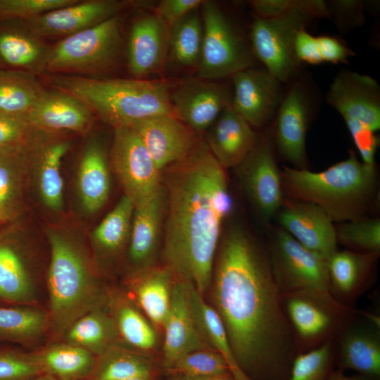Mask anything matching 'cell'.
I'll return each instance as SVG.
<instances>
[{
	"label": "cell",
	"instance_id": "d4e9b609",
	"mask_svg": "<svg viewBox=\"0 0 380 380\" xmlns=\"http://www.w3.org/2000/svg\"><path fill=\"white\" fill-rule=\"evenodd\" d=\"M205 133L203 138L210 151L224 169L237 167L258 139L253 127L232 105L222 111Z\"/></svg>",
	"mask_w": 380,
	"mask_h": 380
},
{
	"label": "cell",
	"instance_id": "11a10c76",
	"mask_svg": "<svg viewBox=\"0 0 380 380\" xmlns=\"http://www.w3.org/2000/svg\"><path fill=\"white\" fill-rule=\"evenodd\" d=\"M164 380H234L232 376H213V377H196L182 375L165 374ZM161 380V379H160Z\"/></svg>",
	"mask_w": 380,
	"mask_h": 380
},
{
	"label": "cell",
	"instance_id": "e575fe53",
	"mask_svg": "<svg viewBox=\"0 0 380 380\" xmlns=\"http://www.w3.org/2000/svg\"><path fill=\"white\" fill-rule=\"evenodd\" d=\"M45 90L32 73L0 70V113L25 117Z\"/></svg>",
	"mask_w": 380,
	"mask_h": 380
},
{
	"label": "cell",
	"instance_id": "d6986e66",
	"mask_svg": "<svg viewBox=\"0 0 380 380\" xmlns=\"http://www.w3.org/2000/svg\"><path fill=\"white\" fill-rule=\"evenodd\" d=\"M170 27L156 14L145 13L132 23L127 42L129 72L136 79L162 73L167 65Z\"/></svg>",
	"mask_w": 380,
	"mask_h": 380
},
{
	"label": "cell",
	"instance_id": "ac0fdd59",
	"mask_svg": "<svg viewBox=\"0 0 380 380\" xmlns=\"http://www.w3.org/2000/svg\"><path fill=\"white\" fill-rule=\"evenodd\" d=\"M232 107L253 127H261L276 113L283 97L282 83L266 70L253 67L231 77Z\"/></svg>",
	"mask_w": 380,
	"mask_h": 380
},
{
	"label": "cell",
	"instance_id": "30bf717a",
	"mask_svg": "<svg viewBox=\"0 0 380 380\" xmlns=\"http://www.w3.org/2000/svg\"><path fill=\"white\" fill-rule=\"evenodd\" d=\"M314 19L308 11L295 10L271 18L255 16L253 20L249 37L253 53L282 84L293 82L298 74L301 63L295 53L296 37Z\"/></svg>",
	"mask_w": 380,
	"mask_h": 380
},
{
	"label": "cell",
	"instance_id": "e0dca14e",
	"mask_svg": "<svg viewBox=\"0 0 380 380\" xmlns=\"http://www.w3.org/2000/svg\"><path fill=\"white\" fill-rule=\"evenodd\" d=\"M313 102L303 80L292 82L277 110L275 141L280 154L296 166L306 163L305 139Z\"/></svg>",
	"mask_w": 380,
	"mask_h": 380
},
{
	"label": "cell",
	"instance_id": "ee69618b",
	"mask_svg": "<svg viewBox=\"0 0 380 380\" xmlns=\"http://www.w3.org/2000/svg\"><path fill=\"white\" fill-rule=\"evenodd\" d=\"M337 241L353 251L369 253L380 251V221L360 218L348 221L336 230Z\"/></svg>",
	"mask_w": 380,
	"mask_h": 380
},
{
	"label": "cell",
	"instance_id": "8992f818",
	"mask_svg": "<svg viewBox=\"0 0 380 380\" xmlns=\"http://www.w3.org/2000/svg\"><path fill=\"white\" fill-rule=\"evenodd\" d=\"M283 308L298 355L335 341L358 317V310L325 290L305 289L281 293Z\"/></svg>",
	"mask_w": 380,
	"mask_h": 380
},
{
	"label": "cell",
	"instance_id": "bcb514c9",
	"mask_svg": "<svg viewBox=\"0 0 380 380\" xmlns=\"http://www.w3.org/2000/svg\"><path fill=\"white\" fill-rule=\"evenodd\" d=\"M78 0H0V20H26Z\"/></svg>",
	"mask_w": 380,
	"mask_h": 380
},
{
	"label": "cell",
	"instance_id": "6da1fadb",
	"mask_svg": "<svg viewBox=\"0 0 380 380\" xmlns=\"http://www.w3.org/2000/svg\"><path fill=\"white\" fill-rule=\"evenodd\" d=\"M208 303L249 380H288L298 355L268 252L247 232L221 237Z\"/></svg>",
	"mask_w": 380,
	"mask_h": 380
},
{
	"label": "cell",
	"instance_id": "ab89813d",
	"mask_svg": "<svg viewBox=\"0 0 380 380\" xmlns=\"http://www.w3.org/2000/svg\"><path fill=\"white\" fill-rule=\"evenodd\" d=\"M34 298V285L21 256L11 246L0 242V298L27 303Z\"/></svg>",
	"mask_w": 380,
	"mask_h": 380
},
{
	"label": "cell",
	"instance_id": "52a82bcc",
	"mask_svg": "<svg viewBox=\"0 0 380 380\" xmlns=\"http://www.w3.org/2000/svg\"><path fill=\"white\" fill-rule=\"evenodd\" d=\"M327 103L344 120L362 162L374 165L380 128V88L372 77L343 70L334 79Z\"/></svg>",
	"mask_w": 380,
	"mask_h": 380
},
{
	"label": "cell",
	"instance_id": "c3c4849f",
	"mask_svg": "<svg viewBox=\"0 0 380 380\" xmlns=\"http://www.w3.org/2000/svg\"><path fill=\"white\" fill-rule=\"evenodd\" d=\"M43 373L34 355L0 352V380H28Z\"/></svg>",
	"mask_w": 380,
	"mask_h": 380
},
{
	"label": "cell",
	"instance_id": "603a6c76",
	"mask_svg": "<svg viewBox=\"0 0 380 380\" xmlns=\"http://www.w3.org/2000/svg\"><path fill=\"white\" fill-rule=\"evenodd\" d=\"M165 211L166 196L163 185L155 195L134 206L128 245L132 274L156 265Z\"/></svg>",
	"mask_w": 380,
	"mask_h": 380
},
{
	"label": "cell",
	"instance_id": "836d02e7",
	"mask_svg": "<svg viewBox=\"0 0 380 380\" xmlns=\"http://www.w3.org/2000/svg\"><path fill=\"white\" fill-rule=\"evenodd\" d=\"M67 343L99 356L115 345L118 332L104 308L93 310L76 320L65 331Z\"/></svg>",
	"mask_w": 380,
	"mask_h": 380
},
{
	"label": "cell",
	"instance_id": "d6a6232c",
	"mask_svg": "<svg viewBox=\"0 0 380 380\" xmlns=\"http://www.w3.org/2000/svg\"><path fill=\"white\" fill-rule=\"evenodd\" d=\"M44 373L59 380H80L89 377L95 367L96 355L70 343L54 345L34 355Z\"/></svg>",
	"mask_w": 380,
	"mask_h": 380
},
{
	"label": "cell",
	"instance_id": "cb8c5ba5",
	"mask_svg": "<svg viewBox=\"0 0 380 380\" xmlns=\"http://www.w3.org/2000/svg\"><path fill=\"white\" fill-rule=\"evenodd\" d=\"M25 118L45 133L66 130L84 134L91 128L94 115L78 99L54 89H46Z\"/></svg>",
	"mask_w": 380,
	"mask_h": 380
},
{
	"label": "cell",
	"instance_id": "f546056e",
	"mask_svg": "<svg viewBox=\"0 0 380 380\" xmlns=\"http://www.w3.org/2000/svg\"><path fill=\"white\" fill-rule=\"evenodd\" d=\"M78 189L85 209L100 210L110 192V177L106 153L102 145L92 141L86 146L78 170Z\"/></svg>",
	"mask_w": 380,
	"mask_h": 380
},
{
	"label": "cell",
	"instance_id": "f1b7e54d",
	"mask_svg": "<svg viewBox=\"0 0 380 380\" xmlns=\"http://www.w3.org/2000/svg\"><path fill=\"white\" fill-rule=\"evenodd\" d=\"M163 369L153 357L115 345L96 359L90 380H125L137 377H161Z\"/></svg>",
	"mask_w": 380,
	"mask_h": 380
},
{
	"label": "cell",
	"instance_id": "7c38bea8",
	"mask_svg": "<svg viewBox=\"0 0 380 380\" xmlns=\"http://www.w3.org/2000/svg\"><path fill=\"white\" fill-rule=\"evenodd\" d=\"M268 255L281 293L305 289L330 292L327 260L284 230L276 234Z\"/></svg>",
	"mask_w": 380,
	"mask_h": 380
},
{
	"label": "cell",
	"instance_id": "6f0895ef",
	"mask_svg": "<svg viewBox=\"0 0 380 380\" xmlns=\"http://www.w3.org/2000/svg\"><path fill=\"white\" fill-rule=\"evenodd\" d=\"M125 380H160V377L159 378H153V377H137V378H132Z\"/></svg>",
	"mask_w": 380,
	"mask_h": 380
},
{
	"label": "cell",
	"instance_id": "f5cc1de1",
	"mask_svg": "<svg viewBox=\"0 0 380 380\" xmlns=\"http://www.w3.org/2000/svg\"><path fill=\"white\" fill-rule=\"evenodd\" d=\"M295 53L301 63H306L311 65L322 63L317 47L316 37L308 32L306 30L300 31L296 37Z\"/></svg>",
	"mask_w": 380,
	"mask_h": 380
},
{
	"label": "cell",
	"instance_id": "4dcf8cb0",
	"mask_svg": "<svg viewBox=\"0 0 380 380\" xmlns=\"http://www.w3.org/2000/svg\"><path fill=\"white\" fill-rule=\"evenodd\" d=\"M110 313L118 332L135 350L152 356L158 345V330L147 317L129 298H110Z\"/></svg>",
	"mask_w": 380,
	"mask_h": 380
},
{
	"label": "cell",
	"instance_id": "681fc988",
	"mask_svg": "<svg viewBox=\"0 0 380 380\" xmlns=\"http://www.w3.org/2000/svg\"><path fill=\"white\" fill-rule=\"evenodd\" d=\"M330 18L341 32L360 27L365 21L364 4L357 0H336L327 2Z\"/></svg>",
	"mask_w": 380,
	"mask_h": 380
},
{
	"label": "cell",
	"instance_id": "ba28073f",
	"mask_svg": "<svg viewBox=\"0 0 380 380\" xmlns=\"http://www.w3.org/2000/svg\"><path fill=\"white\" fill-rule=\"evenodd\" d=\"M120 15L62 38L49 48L44 72L72 75L106 71L117 63L122 47Z\"/></svg>",
	"mask_w": 380,
	"mask_h": 380
},
{
	"label": "cell",
	"instance_id": "5bb4252c",
	"mask_svg": "<svg viewBox=\"0 0 380 380\" xmlns=\"http://www.w3.org/2000/svg\"><path fill=\"white\" fill-rule=\"evenodd\" d=\"M232 90L219 81L196 76L184 79L170 91L172 115L203 134L232 105Z\"/></svg>",
	"mask_w": 380,
	"mask_h": 380
},
{
	"label": "cell",
	"instance_id": "816d5d0a",
	"mask_svg": "<svg viewBox=\"0 0 380 380\" xmlns=\"http://www.w3.org/2000/svg\"><path fill=\"white\" fill-rule=\"evenodd\" d=\"M316 43L322 62L337 64L348 63L354 52L337 38L322 35L316 37Z\"/></svg>",
	"mask_w": 380,
	"mask_h": 380
},
{
	"label": "cell",
	"instance_id": "83f0119b",
	"mask_svg": "<svg viewBox=\"0 0 380 380\" xmlns=\"http://www.w3.org/2000/svg\"><path fill=\"white\" fill-rule=\"evenodd\" d=\"M175 275L164 265H156L131 275L130 287L137 305L158 331L168 317Z\"/></svg>",
	"mask_w": 380,
	"mask_h": 380
},
{
	"label": "cell",
	"instance_id": "4fadbf2b",
	"mask_svg": "<svg viewBox=\"0 0 380 380\" xmlns=\"http://www.w3.org/2000/svg\"><path fill=\"white\" fill-rule=\"evenodd\" d=\"M153 4L152 1L78 0L37 17L18 21L38 37L64 38L120 15L125 9L146 8Z\"/></svg>",
	"mask_w": 380,
	"mask_h": 380
},
{
	"label": "cell",
	"instance_id": "b9f144b4",
	"mask_svg": "<svg viewBox=\"0 0 380 380\" xmlns=\"http://www.w3.org/2000/svg\"><path fill=\"white\" fill-rule=\"evenodd\" d=\"M163 373L196 377L232 376L222 356L214 350L207 349L182 355L165 368Z\"/></svg>",
	"mask_w": 380,
	"mask_h": 380
},
{
	"label": "cell",
	"instance_id": "5b68a950",
	"mask_svg": "<svg viewBox=\"0 0 380 380\" xmlns=\"http://www.w3.org/2000/svg\"><path fill=\"white\" fill-rule=\"evenodd\" d=\"M49 319L54 331L61 334L84 315L104 308L109 296L75 243L56 232H49Z\"/></svg>",
	"mask_w": 380,
	"mask_h": 380
},
{
	"label": "cell",
	"instance_id": "4316f807",
	"mask_svg": "<svg viewBox=\"0 0 380 380\" xmlns=\"http://www.w3.org/2000/svg\"><path fill=\"white\" fill-rule=\"evenodd\" d=\"M49 50L18 20H0V70L44 72Z\"/></svg>",
	"mask_w": 380,
	"mask_h": 380
},
{
	"label": "cell",
	"instance_id": "f35d334b",
	"mask_svg": "<svg viewBox=\"0 0 380 380\" xmlns=\"http://www.w3.org/2000/svg\"><path fill=\"white\" fill-rule=\"evenodd\" d=\"M41 139L30 144L0 147V209L5 213L15 201L22 172L34 155Z\"/></svg>",
	"mask_w": 380,
	"mask_h": 380
},
{
	"label": "cell",
	"instance_id": "3957f363",
	"mask_svg": "<svg viewBox=\"0 0 380 380\" xmlns=\"http://www.w3.org/2000/svg\"><path fill=\"white\" fill-rule=\"evenodd\" d=\"M48 80L54 89L78 99L94 115L113 129L130 127L155 116L172 115V86L167 81L62 74H52Z\"/></svg>",
	"mask_w": 380,
	"mask_h": 380
},
{
	"label": "cell",
	"instance_id": "d590c367",
	"mask_svg": "<svg viewBox=\"0 0 380 380\" xmlns=\"http://www.w3.org/2000/svg\"><path fill=\"white\" fill-rule=\"evenodd\" d=\"M134 210L133 202L124 195L94 229L93 241L103 255H116L129 245Z\"/></svg>",
	"mask_w": 380,
	"mask_h": 380
},
{
	"label": "cell",
	"instance_id": "7a4b0ae2",
	"mask_svg": "<svg viewBox=\"0 0 380 380\" xmlns=\"http://www.w3.org/2000/svg\"><path fill=\"white\" fill-rule=\"evenodd\" d=\"M162 185L166 196L162 264L205 296L222 224L234 208L225 169L202 135L186 158L162 171Z\"/></svg>",
	"mask_w": 380,
	"mask_h": 380
},
{
	"label": "cell",
	"instance_id": "2e32d148",
	"mask_svg": "<svg viewBox=\"0 0 380 380\" xmlns=\"http://www.w3.org/2000/svg\"><path fill=\"white\" fill-rule=\"evenodd\" d=\"M236 168L240 182L253 205L265 218H271L281 206L283 189L270 139H258Z\"/></svg>",
	"mask_w": 380,
	"mask_h": 380
},
{
	"label": "cell",
	"instance_id": "f907efd6",
	"mask_svg": "<svg viewBox=\"0 0 380 380\" xmlns=\"http://www.w3.org/2000/svg\"><path fill=\"white\" fill-rule=\"evenodd\" d=\"M205 0H160L153 13L170 27L194 10L200 8Z\"/></svg>",
	"mask_w": 380,
	"mask_h": 380
},
{
	"label": "cell",
	"instance_id": "9c48e42d",
	"mask_svg": "<svg viewBox=\"0 0 380 380\" xmlns=\"http://www.w3.org/2000/svg\"><path fill=\"white\" fill-rule=\"evenodd\" d=\"M200 10L203 37L196 76L220 81L252 68L255 58L250 42L223 7L205 0Z\"/></svg>",
	"mask_w": 380,
	"mask_h": 380
},
{
	"label": "cell",
	"instance_id": "db71d44e",
	"mask_svg": "<svg viewBox=\"0 0 380 380\" xmlns=\"http://www.w3.org/2000/svg\"><path fill=\"white\" fill-rule=\"evenodd\" d=\"M327 380H369V379L359 374L348 376L344 370L337 368L334 369L329 375Z\"/></svg>",
	"mask_w": 380,
	"mask_h": 380
},
{
	"label": "cell",
	"instance_id": "ffe728a7",
	"mask_svg": "<svg viewBox=\"0 0 380 380\" xmlns=\"http://www.w3.org/2000/svg\"><path fill=\"white\" fill-rule=\"evenodd\" d=\"M130 127L138 134L161 172L186 158L202 136L173 115L149 118Z\"/></svg>",
	"mask_w": 380,
	"mask_h": 380
},
{
	"label": "cell",
	"instance_id": "8fae6325",
	"mask_svg": "<svg viewBox=\"0 0 380 380\" xmlns=\"http://www.w3.org/2000/svg\"><path fill=\"white\" fill-rule=\"evenodd\" d=\"M110 160L125 196L134 206L145 202L161 189L162 172L131 127L114 129Z\"/></svg>",
	"mask_w": 380,
	"mask_h": 380
},
{
	"label": "cell",
	"instance_id": "7bdbcfd3",
	"mask_svg": "<svg viewBox=\"0 0 380 380\" xmlns=\"http://www.w3.org/2000/svg\"><path fill=\"white\" fill-rule=\"evenodd\" d=\"M335 356L334 341L298 355L288 380H327L335 369Z\"/></svg>",
	"mask_w": 380,
	"mask_h": 380
},
{
	"label": "cell",
	"instance_id": "484cf974",
	"mask_svg": "<svg viewBox=\"0 0 380 380\" xmlns=\"http://www.w3.org/2000/svg\"><path fill=\"white\" fill-rule=\"evenodd\" d=\"M379 253L336 251L327 260L329 291L343 304L353 307L369 288Z\"/></svg>",
	"mask_w": 380,
	"mask_h": 380
},
{
	"label": "cell",
	"instance_id": "f6af8a7d",
	"mask_svg": "<svg viewBox=\"0 0 380 380\" xmlns=\"http://www.w3.org/2000/svg\"><path fill=\"white\" fill-rule=\"evenodd\" d=\"M255 16L271 18L295 10H303L316 18H330L326 1L322 0H252L248 1Z\"/></svg>",
	"mask_w": 380,
	"mask_h": 380
},
{
	"label": "cell",
	"instance_id": "7dc6e473",
	"mask_svg": "<svg viewBox=\"0 0 380 380\" xmlns=\"http://www.w3.org/2000/svg\"><path fill=\"white\" fill-rule=\"evenodd\" d=\"M44 133L30 125L23 116L0 113V147L30 144Z\"/></svg>",
	"mask_w": 380,
	"mask_h": 380
},
{
	"label": "cell",
	"instance_id": "74e56055",
	"mask_svg": "<svg viewBox=\"0 0 380 380\" xmlns=\"http://www.w3.org/2000/svg\"><path fill=\"white\" fill-rule=\"evenodd\" d=\"M188 287L191 303L208 343L224 359L234 380H249L237 364L225 329L219 316L205 301L204 296L193 285L188 283Z\"/></svg>",
	"mask_w": 380,
	"mask_h": 380
},
{
	"label": "cell",
	"instance_id": "60d3db41",
	"mask_svg": "<svg viewBox=\"0 0 380 380\" xmlns=\"http://www.w3.org/2000/svg\"><path fill=\"white\" fill-rule=\"evenodd\" d=\"M49 319V315L39 308L0 307V338L30 342L42 335Z\"/></svg>",
	"mask_w": 380,
	"mask_h": 380
},
{
	"label": "cell",
	"instance_id": "7402d4cb",
	"mask_svg": "<svg viewBox=\"0 0 380 380\" xmlns=\"http://www.w3.org/2000/svg\"><path fill=\"white\" fill-rule=\"evenodd\" d=\"M279 221L285 232L327 260L338 251L333 221L318 206L296 200L285 202Z\"/></svg>",
	"mask_w": 380,
	"mask_h": 380
},
{
	"label": "cell",
	"instance_id": "277c9868",
	"mask_svg": "<svg viewBox=\"0 0 380 380\" xmlns=\"http://www.w3.org/2000/svg\"><path fill=\"white\" fill-rule=\"evenodd\" d=\"M281 177L289 197L318 206L332 221L359 219L375 185L374 166L364 164L354 154L319 172L284 167Z\"/></svg>",
	"mask_w": 380,
	"mask_h": 380
},
{
	"label": "cell",
	"instance_id": "8d00e7d4",
	"mask_svg": "<svg viewBox=\"0 0 380 380\" xmlns=\"http://www.w3.org/2000/svg\"><path fill=\"white\" fill-rule=\"evenodd\" d=\"M70 147V142L57 140L41 142L39 156V187L42 200L51 210H58L63 206V179L61 165L63 158Z\"/></svg>",
	"mask_w": 380,
	"mask_h": 380
},
{
	"label": "cell",
	"instance_id": "9a60e30c",
	"mask_svg": "<svg viewBox=\"0 0 380 380\" xmlns=\"http://www.w3.org/2000/svg\"><path fill=\"white\" fill-rule=\"evenodd\" d=\"M160 361L163 371L182 355L197 350H213L193 307L188 283L177 277L172 289L168 317L164 324Z\"/></svg>",
	"mask_w": 380,
	"mask_h": 380
},
{
	"label": "cell",
	"instance_id": "1f68e13d",
	"mask_svg": "<svg viewBox=\"0 0 380 380\" xmlns=\"http://www.w3.org/2000/svg\"><path fill=\"white\" fill-rule=\"evenodd\" d=\"M200 8L190 12L170 27L167 65L182 69L196 68L203 37Z\"/></svg>",
	"mask_w": 380,
	"mask_h": 380
},
{
	"label": "cell",
	"instance_id": "680465c9",
	"mask_svg": "<svg viewBox=\"0 0 380 380\" xmlns=\"http://www.w3.org/2000/svg\"><path fill=\"white\" fill-rule=\"evenodd\" d=\"M4 213L0 209V219L2 217Z\"/></svg>",
	"mask_w": 380,
	"mask_h": 380
},
{
	"label": "cell",
	"instance_id": "9f6ffc18",
	"mask_svg": "<svg viewBox=\"0 0 380 380\" xmlns=\"http://www.w3.org/2000/svg\"><path fill=\"white\" fill-rule=\"evenodd\" d=\"M33 380H59L55 376L47 374V373H43L37 376H36Z\"/></svg>",
	"mask_w": 380,
	"mask_h": 380
},
{
	"label": "cell",
	"instance_id": "44dd1931",
	"mask_svg": "<svg viewBox=\"0 0 380 380\" xmlns=\"http://www.w3.org/2000/svg\"><path fill=\"white\" fill-rule=\"evenodd\" d=\"M358 314L334 341L335 365L369 380H380L379 326Z\"/></svg>",
	"mask_w": 380,
	"mask_h": 380
}]
</instances>
